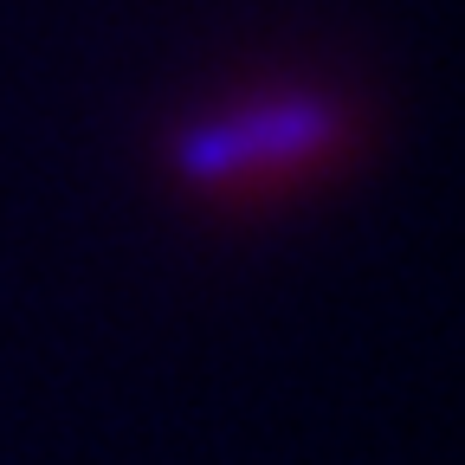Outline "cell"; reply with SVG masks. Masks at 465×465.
Returning <instances> with one entry per match:
<instances>
[{
	"mask_svg": "<svg viewBox=\"0 0 465 465\" xmlns=\"http://www.w3.org/2000/svg\"><path fill=\"white\" fill-rule=\"evenodd\" d=\"M336 143V116L323 104H265L246 116H226V124H201L174 143V168L194 174V182H226V174H246L265 162H304L317 149Z\"/></svg>",
	"mask_w": 465,
	"mask_h": 465,
	"instance_id": "1",
	"label": "cell"
}]
</instances>
